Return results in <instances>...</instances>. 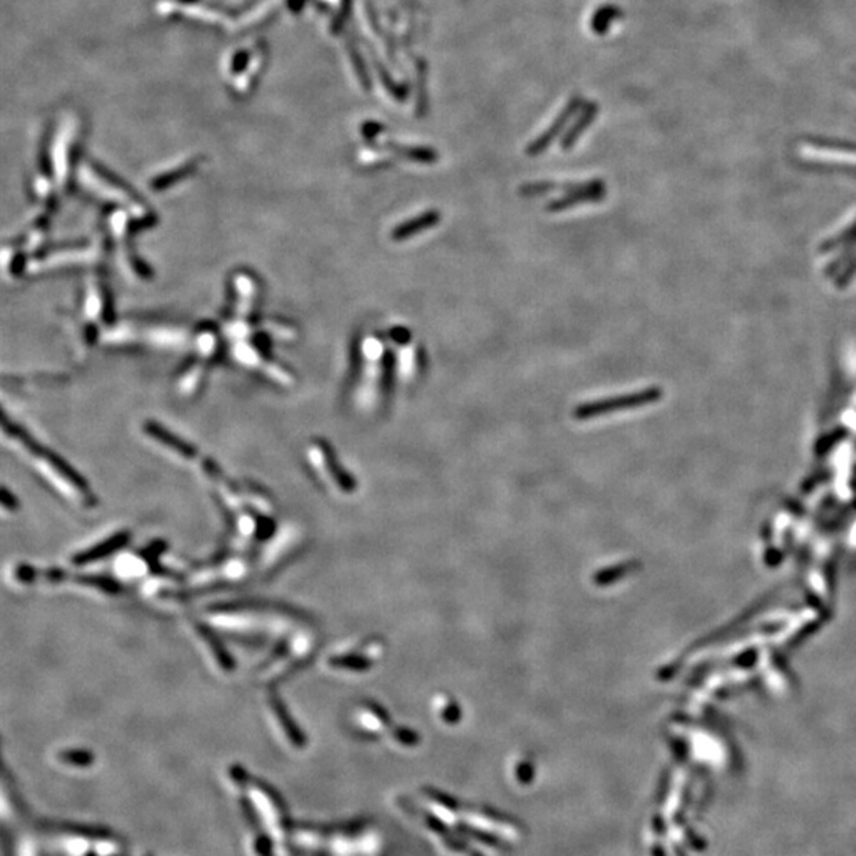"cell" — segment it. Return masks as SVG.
Masks as SVG:
<instances>
[{
    "label": "cell",
    "instance_id": "1",
    "mask_svg": "<svg viewBox=\"0 0 856 856\" xmlns=\"http://www.w3.org/2000/svg\"><path fill=\"white\" fill-rule=\"evenodd\" d=\"M662 396H663L662 389L647 387V389L638 390V392L609 396V398H601V400L587 401V403H580L578 408L574 409L573 414L578 420H589L598 416L612 414V412L642 408V406L658 401Z\"/></svg>",
    "mask_w": 856,
    "mask_h": 856
},
{
    "label": "cell",
    "instance_id": "2",
    "mask_svg": "<svg viewBox=\"0 0 856 856\" xmlns=\"http://www.w3.org/2000/svg\"><path fill=\"white\" fill-rule=\"evenodd\" d=\"M604 195H606L604 183H602L601 179H591L587 187L571 190V192H567V195H563V197L549 202L546 210L549 211V213H558V211L574 208V206H579V205L600 202V200L604 198Z\"/></svg>",
    "mask_w": 856,
    "mask_h": 856
},
{
    "label": "cell",
    "instance_id": "3",
    "mask_svg": "<svg viewBox=\"0 0 856 856\" xmlns=\"http://www.w3.org/2000/svg\"><path fill=\"white\" fill-rule=\"evenodd\" d=\"M441 222V213L438 210H427L424 213L414 216L408 221H403L401 224H398L396 227H394V230L390 232V238L394 241L401 243L409 240V238L416 236L422 234V232H427L436 227Z\"/></svg>",
    "mask_w": 856,
    "mask_h": 856
},
{
    "label": "cell",
    "instance_id": "4",
    "mask_svg": "<svg viewBox=\"0 0 856 856\" xmlns=\"http://www.w3.org/2000/svg\"><path fill=\"white\" fill-rule=\"evenodd\" d=\"M579 105H580V100H579V99L571 100V102L568 103V107L564 108L563 113L560 114L558 118L553 121L552 125L549 127V129H547L546 132H544L542 135H539L538 139H536L535 141H533L530 146L527 147V154L530 156V157H536V156H539V154H542V152L546 151L547 147L552 145V141H553L555 139H557L560 132L563 130V127L567 125V123L569 121L571 116L574 114V111L579 108Z\"/></svg>",
    "mask_w": 856,
    "mask_h": 856
},
{
    "label": "cell",
    "instance_id": "5",
    "mask_svg": "<svg viewBox=\"0 0 856 856\" xmlns=\"http://www.w3.org/2000/svg\"><path fill=\"white\" fill-rule=\"evenodd\" d=\"M129 539H130L129 533H125V531L124 533H119V535H116L113 538L107 539V541L102 542V544H99V546H95L92 549H88V551L78 553L77 557L73 558V562L78 563V564L99 562V560L108 557V555H111L113 552L118 551V549L123 547L124 544L129 541Z\"/></svg>",
    "mask_w": 856,
    "mask_h": 856
},
{
    "label": "cell",
    "instance_id": "6",
    "mask_svg": "<svg viewBox=\"0 0 856 856\" xmlns=\"http://www.w3.org/2000/svg\"><path fill=\"white\" fill-rule=\"evenodd\" d=\"M395 376H396V356L394 351L385 349L383 354V358H380V380H379L380 396H383L385 405H389V401L392 400V395L395 390Z\"/></svg>",
    "mask_w": 856,
    "mask_h": 856
},
{
    "label": "cell",
    "instance_id": "7",
    "mask_svg": "<svg viewBox=\"0 0 856 856\" xmlns=\"http://www.w3.org/2000/svg\"><path fill=\"white\" fill-rule=\"evenodd\" d=\"M146 433L151 438H154L156 441L162 442L163 446H167L168 449H172L173 452L179 454V456L184 458H194L195 457V449L190 446V444L184 442L176 438L174 435H172L168 430H163L162 427H159L157 424H147L146 425Z\"/></svg>",
    "mask_w": 856,
    "mask_h": 856
},
{
    "label": "cell",
    "instance_id": "8",
    "mask_svg": "<svg viewBox=\"0 0 856 856\" xmlns=\"http://www.w3.org/2000/svg\"><path fill=\"white\" fill-rule=\"evenodd\" d=\"M319 449H320L322 457H324L325 460L327 468H329V473H332V478L335 479V482L340 485L343 490H352L354 487H356V482H354L351 476H349L345 469L340 467V463H338L335 454H333L329 444L319 442Z\"/></svg>",
    "mask_w": 856,
    "mask_h": 856
},
{
    "label": "cell",
    "instance_id": "9",
    "mask_svg": "<svg viewBox=\"0 0 856 856\" xmlns=\"http://www.w3.org/2000/svg\"><path fill=\"white\" fill-rule=\"evenodd\" d=\"M596 113H598V107H596L595 103L587 105L585 110H584V113L580 114V118L575 121V124L571 127V129L568 130V134L564 135V139L562 141L563 150H569V147L574 146V143L578 141V139H579L580 135H582V132L587 129V127H589V124L591 123V121L595 119Z\"/></svg>",
    "mask_w": 856,
    "mask_h": 856
},
{
    "label": "cell",
    "instance_id": "10",
    "mask_svg": "<svg viewBox=\"0 0 856 856\" xmlns=\"http://www.w3.org/2000/svg\"><path fill=\"white\" fill-rule=\"evenodd\" d=\"M197 631L200 634V638L205 639L206 644H208V646H210L211 652L214 653V657H216V660H218V663H219L221 668L225 669V671L234 669V666H235L234 660H232L230 653H227V650L224 649V646H222L219 639L216 638L214 634L211 633L205 625H197Z\"/></svg>",
    "mask_w": 856,
    "mask_h": 856
},
{
    "label": "cell",
    "instance_id": "11",
    "mask_svg": "<svg viewBox=\"0 0 856 856\" xmlns=\"http://www.w3.org/2000/svg\"><path fill=\"white\" fill-rule=\"evenodd\" d=\"M269 702H272V709H273L274 713H276L278 720L283 725L284 731H285V734H287V737L290 739V741L295 742V744H298V745L303 744V736H301L300 729L297 728V725H295L292 718H290V715L287 713V709H285V707H284L281 700H279L276 695H273L272 700H269Z\"/></svg>",
    "mask_w": 856,
    "mask_h": 856
},
{
    "label": "cell",
    "instance_id": "12",
    "mask_svg": "<svg viewBox=\"0 0 856 856\" xmlns=\"http://www.w3.org/2000/svg\"><path fill=\"white\" fill-rule=\"evenodd\" d=\"M389 150H392L396 154L401 157L409 159V161L414 162H422V163H433L438 161V154L435 150H430V147H420V146H400L395 145V143H390L387 146Z\"/></svg>",
    "mask_w": 856,
    "mask_h": 856
},
{
    "label": "cell",
    "instance_id": "13",
    "mask_svg": "<svg viewBox=\"0 0 856 856\" xmlns=\"http://www.w3.org/2000/svg\"><path fill=\"white\" fill-rule=\"evenodd\" d=\"M620 14H622L620 10H618L617 7H604V8H601L600 12L595 14L593 23H591V26H593V30L598 32V34H604V32L607 30V28H609L611 21L618 18V16H620Z\"/></svg>",
    "mask_w": 856,
    "mask_h": 856
},
{
    "label": "cell",
    "instance_id": "14",
    "mask_svg": "<svg viewBox=\"0 0 856 856\" xmlns=\"http://www.w3.org/2000/svg\"><path fill=\"white\" fill-rule=\"evenodd\" d=\"M390 335H392V338L398 345H408L411 340V333L408 332V329H395Z\"/></svg>",
    "mask_w": 856,
    "mask_h": 856
},
{
    "label": "cell",
    "instance_id": "15",
    "mask_svg": "<svg viewBox=\"0 0 856 856\" xmlns=\"http://www.w3.org/2000/svg\"><path fill=\"white\" fill-rule=\"evenodd\" d=\"M2 505H3V507H7V509H10V511L18 509V501H16V498H14L13 495L8 493L7 489H3V491H2Z\"/></svg>",
    "mask_w": 856,
    "mask_h": 856
}]
</instances>
